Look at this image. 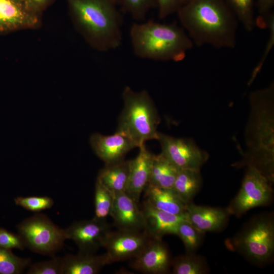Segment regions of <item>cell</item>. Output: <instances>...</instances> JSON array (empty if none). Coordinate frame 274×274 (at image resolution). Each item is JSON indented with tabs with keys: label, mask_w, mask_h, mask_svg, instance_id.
I'll return each mask as SVG.
<instances>
[{
	"label": "cell",
	"mask_w": 274,
	"mask_h": 274,
	"mask_svg": "<svg viewBox=\"0 0 274 274\" xmlns=\"http://www.w3.org/2000/svg\"><path fill=\"white\" fill-rule=\"evenodd\" d=\"M36 16L24 0H0V32L35 26Z\"/></svg>",
	"instance_id": "obj_16"
},
{
	"label": "cell",
	"mask_w": 274,
	"mask_h": 274,
	"mask_svg": "<svg viewBox=\"0 0 274 274\" xmlns=\"http://www.w3.org/2000/svg\"><path fill=\"white\" fill-rule=\"evenodd\" d=\"M137 156L130 160V175L126 193L137 202L147 186L154 154L151 153L145 144L139 147Z\"/></svg>",
	"instance_id": "obj_17"
},
{
	"label": "cell",
	"mask_w": 274,
	"mask_h": 274,
	"mask_svg": "<svg viewBox=\"0 0 274 274\" xmlns=\"http://www.w3.org/2000/svg\"><path fill=\"white\" fill-rule=\"evenodd\" d=\"M129 36L134 54L145 59L181 61L194 46L177 22L162 23L149 20L134 22Z\"/></svg>",
	"instance_id": "obj_2"
},
{
	"label": "cell",
	"mask_w": 274,
	"mask_h": 274,
	"mask_svg": "<svg viewBox=\"0 0 274 274\" xmlns=\"http://www.w3.org/2000/svg\"><path fill=\"white\" fill-rule=\"evenodd\" d=\"M158 17L163 19L176 13L191 0H156Z\"/></svg>",
	"instance_id": "obj_31"
},
{
	"label": "cell",
	"mask_w": 274,
	"mask_h": 274,
	"mask_svg": "<svg viewBox=\"0 0 274 274\" xmlns=\"http://www.w3.org/2000/svg\"><path fill=\"white\" fill-rule=\"evenodd\" d=\"M174 274H205L209 267L205 258L195 253H186L172 260Z\"/></svg>",
	"instance_id": "obj_23"
},
{
	"label": "cell",
	"mask_w": 274,
	"mask_h": 274,
	"mask_svg": "<svg viewBox=\"0 0 274 274\" xmlns=\"http://www.w3.org/2000/svg\"><path fill=\"white\" fill-rule=\"evenodd\" d=\"M30 265V258L18 257L11 249L0 247V274H20Z\"/></svg>",
	"instance_id": "obj_26"
},
{
	"label": "cell",
	"mask_w": 274,
	"mask_h": 274,
	"mask_svg": "<svg viewBox=\"0 0 274 274\" xmlns=\"http://www.w3.org/2000/svg\"><path fill=\"white\" fill-rule=\"evenodd\" d=\"M121 11L137 22L145 20L149 11L157 7L156 0H115Z\"/></svg>",
	"instance_id": "obj_27"
},
{
	"label": "cell",
	"mask_w": 274,
	"mask_h": 274,
	"mask_svg": "<svg viewBox=\"0 0 274 274\" xmlns=\"http://www.w3.org/2000/svg\"><path fill=\"white\" fill-rule=\"evenodd\" d=\"M225 244L228 249L238 253L253 264H267L274 254L273 213L254 216Z\"/></svg>",
	"instance_id": "obj_5"
},
{
	"label": "cell",
	"mask_w": 274,
	"mask_h": 274,
	"mask_svg": "<svg viewBox=\"0 0 274 274\" xmlns=\"http://www.w3.org/2000/svg\"><path fill=\"white\" fill-rule=\"evenodd\" d=\"M130 175V160L105 165L96 179L114 194L126 192Z\"/></svg>",
	"instance_id": "obj_20"
},
{
	"label": "cell",
	"mask_w": 274,
	"mask_h": 274,
	"mask_svg": "<svg viewBox=\"0 0 274 274\" xmlns=\"http://www.w3.org/2000/svg\"><path fill=\"white\" fill-rule=\"evenodd\" d=\"M272 183L256 168L248 166L239 192L226 208L230 215L240 217L252 209L269 205Z\"/></svg>",
	"instance_id": "obj_7"
},
{
	"label": "cell",
	"mask_w": 274,
	"mask_h": 274,
	"mask_svg": "<svg viewBox=\"0 0 274 274\" xmlns=\"http://www.w3.org/2000/svg\"><path fill=\"white\" fill-rule=\"evenodd\" d=\"M63 274H96L109 264L106 253L96 255L79 252L63 257Z\"/></svg>",
	"instance_id": "obj_18"
},
{
	"label": "cell",
	"mask_w": 274,
	"mask_h": 274,
	"mask_svg": "<svg viewBox=\"0 0 274 274\" xmlns=\"http://www.w3.org/2000/svg\"><path fill=\"white\" fill-rule=\"evenodd\" d=\"M145 231L152 238L162 239L168 234L176 235L178 227L186 216L177 215L158 210L144 200L142 208Z\"/></svg>",
	"instance_id": "obj_15"
},
{
	"label": "cell",
	"mask_w": 274,
	"mask_h": 274,
	"mask_svg": "<svg viewBox=\"0 0 274 274\" xmlns=\"http://www.w3.org/2000/svg\"><path fill=\"white\" fill-rule=\"evenodd\" d=\"M274 0H256L258 17L264 18L272 12Z\"/></svg>",
	"instance_id": "obj_33"
},
{
	"label": "cell",
	"mask_w": 274,
	"mask_h": 274,
	"mask_svg": "<svg viewBox=\"0 0 274 274\" xmlns=\"http://www.w3.org/2000/svg\"><path fill=\"white\" fill-rule=\"evenodd\" d=\"M28 274H63V257L53 256L52 259L32 264Z\"/></svg>",
	"instance_id": "obj_30"
},
{
	"label": "cell",
	"mask_w": 274,
	"mask_h": 274,
	"mask_svg": "<svg viewBox=\"0 0 274 274\" xmlns=\"http://www.w3.org/2000/svg\"><path fill=\"white\" fill-rule=\"evenodd\" d=\"M202 183L200 170L181 169L175 180L172 189L186 204L193 202Z\"/></svg>",
	"instance_id": "obj_21"
},
{
	"label": "cell",
	"mask_w": 274,
	"mask_h": 274,
	"mask_svg": "<svg viewBox=\"0 0 274 274\" xmlns=\"http://www.w3.org/2000/svg\"><path fill=\"white\" fill-rule=\"evenodd\" d=\"M186 216L188 222L205 233L222 230L230 215L226 208L198 206L191 202L186 206Z\"/></svg>",
	"instance_id": "obj_14"
},
{
	"label": "cell",
	"mask_w": 274,
	"mask_h": 274,
	"mask_svg": "<svg viewBox=\"0 0 274 274\" xmlns=\"http://www.w3.org/2000/svg\"><path fill=\"white\" fill-rule=\"evenodd\" d=\"M0 247L8 249L24 250V243L18 234H15L0 227Z\"/></svg>",
	"instance_id": "obj_32"
},
{
	"label": "cell",
	"mask_w": 274,
	"mask_h": 274,
	"mask_svg": "<svg viewBox=\"0 0 274 274\" xmlns=\"http://www.w3.org/2000/svg\"><path fill=\"white\" fill-rule=\"evenodd\" d=\"M122 97L124 105L116 132L128 136L138 147L149 140H157L160 118L148 91H135L127 86Z\"/></svg>",
	"instance_id": "obj_4"
},
{
	"label": "cell",
	"mask_w": 274,
	"mask_h": 274,
	"mask_svg": "<svg viewBox=\"0 0 274 274\" xmlns=\"http://www.w3.org/2000/svg\"><path fill=\"white\" fill-rule=\"evenodd\" d=\"M14 202L16 205L33 212L50 209L54 204L53 200L48 196H18L14 199Z\"/></svg>",
	"instance_id": "obj_29"
},
{
	"label": "cell",
	"mask_w": 274,
	"mask_h": 274,
	"mask_svg": "<svg viewBox=\"0 0 274 274\" xmlns=\"http://www.w3.org/2000/svg\"><path fill=\"white\" fill-rule=\"evenodd\" d=\"M67 239L73 240L78 246L79 252L95 253L104 247L111 232V226L106 220L95 217L73 223L65 229Z\"/></svg>",
	"instance_id": "obj_9"
},
{
	"label": "cell",
	"mask_w": 274,
	"mask_h": 274,
	"mask_svg": "<svg viewBox=\"0 0 274 274\" xmlns=\"http://www.w3.org/2000/svg\"><path fill=\"white\" fill-rule=\"evenodd\" d=\"M28 4H30L33 6H40L45 3L47 0H24Z\"/></svg>",
	"instance_id": "obj_34"
},
{
	"label": "cell",
	"mask_w": 274,
	"mask_h": 274,
	"mask_svg": "<svg viewBox=\"0 0 274 274\" xmlns=\"http://www.w3.org/2000/svg\"><path fill=\"white\" fill-rule=\"evenodd\" d=\"M89 141L93 152L105 165L124 160L128 152L138 147L128 136L116 131L109 135L99 133H93L91 135Z\"/></svg>",
	"instance_id": "obj_12"
},
{
	"label": "cell",
	"mask_w": 274,
	"mask_h": 274,
	"mask_svg": "<svg viewBox=\"0 0 274 274\" xmlns=\"http://www.w3.org/2000/svg\"><path fill=\"white\" fill-rule=\"evenodd\" d=\"M170 253L162 239L151 238L140 253L133 258L131 267L141 272L164 274L169 272Z\"/></svg>",
	"instance_id": "obj_11"
},
{
	"label": "cell",
	"mask_w": 274,
	"mask_h": 274,
	"mask_svg": "<svg viewBox=\"0 0 274 274\" xmlns=\"http://www.w3.org/2000/svg\"><path fill=\"white\" fill-rule=\"evenodd\" d=\"M17 228L25 247L42 255L53 257L67 239L65 229L60 228L43 214H36L24 220Z\"/></svg>",
	"instance_id": "obj_6"
},
{
	"label": "cell",
	"mask_w": 274,
	"mask_h": 274,
	"mask_svg": "<svg viewBox=\"0 0 274 274\" xmlns=\"http://www.w3.org/2000/svg\"><path fill=\"white\" fill-rule=\"evenodd\" d=\"M75 20L90 42L102 51L122 43L123 18L115 0H69Z\"/></svg>",
	"instance_id": "obj_3"
},
{
	"label": "cell",
	"mask_w": 274,
	"mask_h": 274,
	"mask_svg": "<svg viewBox=\"0 0 274 274\" xmlns=\"http://www.w3.org/2000/svg\"><path fill=\"white\" fill-rule=\"evenodd\" d=\"M115 194L111 192L96 179L94 191V217L106 220L111 216Z\"/></svg>",
	"instance_id": "obj_25"
},
{
	"label": "cell",
	"mask_w": 274,
	"mask_h": 274,
	"mask_svg": "<svg viewBox=\"0 0 274 274\" xmlns=\"http://www.w3.org/2000/svg\"><path fill=\"white\" fill-rule=\"evenodd\" d=\"M204 234L187 219L179 224L176 233L183 242L186 253H195L201 244Z\"/></svg>",
	"instance_id": "obj_28"
},
{
	"label": "cell",
	"mask_w": 274,
	"mask_h": 274,
	"mask_svg": "<svg viewBox=\"0 0 274 274\" xmlns=\"http://www.w3.org/2000/svg\"><path fill=\"white\" fill-rule=\"evenodd\" d=\"M145 201L153 207L172 214H186V206L172 188L147 185L145 189Z\"/></svg>",
	"instance_id": "obj_19"
},
{
	"label": "cell",
	"mask_w": 274,
	"mask_h": 274,
	"mask_svg": "<svg viewBox=\"0 0 274 274\" xmlns=\"http://www.w3.org/2000/svg\"><path fill=\"white\" fill-rule=\"evenodd\" d=\"M161 154L179 169L200 170L208 155L191 140L176 138L159 132Z\"/></svg>",
	"instance_id": "obj_8"
},
{
	"label": "cell",
	"mask_w": 274,
	"mask_h": 274,
	"mask_svg": "<svg viewBox=\"0 0 274 274\" xmlns=\"http://www.w3.org/2000/svg\"><path fill=\"white\" fill-rule=\"evenodd\" d=\"M176 14L194 45L235 47L238 21L225 0H191Z\"/></svg>",
	"instance_id": "obj_1"
},
{
	"label": "cell",
	"mask_w": 274,
	"mask_h": 274,
	"mask_svg": "<svg viewBox=\"0 0 274 274\" xmlns=\"http://www.w3.org/2000/svg\"><path fill=\"white\" fill-rule=\"evenodd\" d=\"M239 22L247 31H252L255 27L254 0H225Z\"/></svg>",
	"instance_id": "obj_24"
},
{
	"label": "cell",
	"mask_w": 274,
	"mask_h": 274,
	"mask_svg": "<svg viewBox=\"0 0 274 274\" xmlns=\"http://www.w3.org/2000/svg\"><path fill=\"white\" fill-rule=\"evenodd\" d=\"M151 238L145 230L111 231L104 246L109 264L134 258Z\"/></svg>",
	"instance_id": "obj_10"
},
{
	"label": "cell",
	"mask_w": 274,
	"mask_h": 274,
	"mask_svg": "<svg viewBox=\"0 0 274 274\" xmlns=\"http://www.w3.org/2000/svg\"><path fill=\"white\" fill-rule=\"evenodd\" d=\"M138 203L126 192L115 195L110 216L118 230L136 231L145 230L143 213Z\"/></svg>",
	"instance_id": "obj_13"
},
{
	"label": "cell",
	"mask_w": 274,
	"mask_h": 274,
	"mask_svg": "<svg viewBox=\"0 0 274 274\" xmlns=\"http://www.w3.org/2000/svg\"><path fill=\"white\" fill-rule=\"evenodd\" d=\"M180 169L161 153L154 155L147 185L163 188H172Z\"/></svg>",
	"instance_id": "obj_22"
}]
</instances>
